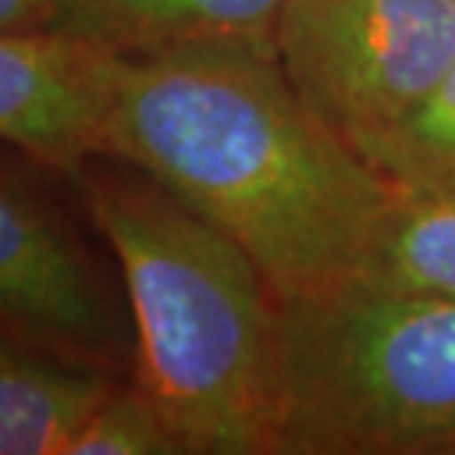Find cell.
<instances>
[{"mask_svg": "<svg viewBox=\"0 0 455 455\" xmlns=\"http://www.w3.org/2000/svg\"><path fill=\"white\" fill-rule=\"evenodd\" d=\"M284 0H57L48 27L127 60L180 48L275 53Z\"/></svg>", "mask_w": 455, "mask_h": 455, "instance_id": "obj_7", "label": "cell"}, {"mask_svg": "<svg viewBox=\"0 0 455 455\" xmlns=\"http://www.w3.org/2000/svg\"><path fill=\"white\" fill-rule=\"evenodd\" d=\"M4 334L136 379V325L68 220L4 166L0 178Z\"/></svg>", "mask_w": 455, "mask_h": 455, "instance_id": "obj_5", "label": "cell"}, {"mask_svg": "<svg viewBox=\"0 0 455 455\" xmlns=\"http://www.w3.org/2000/svg\"><path fill=\"white\" fill-rule=\"evenodd\" d=\"M127 160L258 263L278 305L349 284L390 184L287 84L275 53L127 60L113 118Z\"/></svg>", "mask_w": 455, "mask_h": 455, "instance_id": "obj_1", "label": "cell"}, {"mask_svg": "<svg viewBox=\"0 0 455 455\" xmlns=\"http://www.w3.org/2000/svg\"><path fill=\"white\" fill-rule=\"evenodd\" d=\"M68 180L122 269L136 381L184 452L275 455L281 305L258 263L133 163L98 157Z\"/></svg>", "mask_w": 455, "mask_h": 455, "instance_id": "obj_2", "label": "cell"}, {"mask_svg": "<svg viewBox=\"0 0 455 455\" xmlns=\"http://www.w3.org/2000/svg\"><path fill=\"white\" fill-rule=\"evenodd\" d=\"M57 0H0V33L48 27Z\"/></svg>", "mask_w": 455, "mask_h": 455, "instance_id": "obj_12", "label": "cell"}, {"mask_svg": "<svg viewBox=\"0 0 455 455\" xmlns=\"http://www.w3.org/2000/svg\"><path fill=\"white\" fill-rule=\"evenodd\" d=\"M275 455H455V302L349 281L281 305Z\"/></svg>", "mask_w": 455, "mask_h": 455, "instance_id": "obj_3", "label": "cell"}, {"mask_svg": "<svg viewBox=\"0 0 455 455\" xmlns=\"http://www.w3.org/2000/svg\"><path fill=\"white\" fill-rule=\"evenodd\" d=\"M133 376L4 334L0 455H68L107 396Z\"/></svg>", "mask_w": 455, "mask_h": 455, "instance_id": "obj_8", "label": "cell"}, {"mask_svg": "<svg viewBox=\"0 0 455 455\" xmlns=\"http://www.w3.org/2000/svg\"><path fill=\"white\" fill-rule=\"evenodd\" d=\"M352 284L455 302V189L390 187Z\"/></svg>", "mask_w": 455, "mask_h": 455, "instance_id": "obj_9", "label": "cell"}, {"mask_svg": "<svg viewBox=\"0 0 455 455\" xmlns=\"http://www.w3.org/2000/svg\"><path fill=\"white\" fill-rule=\"evenodd\" d=\"M127 57L36 27L0 36V133L39 166L77 175L113 157V118Z\"/></svg>", "mask_w": 455, "mask_h": 455, "instance_id": "obj_6", "label": "cell"}, {"mask_svg": "<svg viewBox=\"0 0 455 455\" xmlns=\"http://www.w3.org/2000/svg\"><path fill=\"white\" fill-rule=\"evenodd\" d=\"M352 148L394 189H455V62L420 101Z\"/></svg>", "mask_w": 455, "mask_h": 455, "instance_id": "obj_10", "label": "cell"}, {"mask_svg": "<svg viewBox=\"0 0 455 455\" xmlns=\"http://www.w3.org/2000/svg\"><path fill=\"white\" fill-rule=\"evenodd\" d=\"M275 57L302 104L355 145L455 62L452 0H284Z\"/></svg>", "mask_w": 455, "mask_h": 455, "instance_id": "obj_4", "label": "cell"}, {"mask_svg": "<svg viewBox=\"0 0 455 455\" xmlns=\"http://www.w3.org/2000/svg\"><path fill=\"white\" fill-rule=\"evenodd\" d=\"M68 455H187L166 414L136 379L122 381L71 443Z\"/></svg>", "mask_w": 455, "mask_h": 455, "instance_id": "obj_11", "label": "cell"}, {"mask_svg": "<svg viewBox=\"0 0 455 455\" xmlns=\"http://www.w3.org/2000/svg\"><path fill=\"white\" fill-rule=\"evenodd\" d=\"M452 6H455V0H452Z\"/></svg>", "mask_w": 455, "mask_h": 455, "instance_id": "obj_13", "label": "cell"}]
</instances>
